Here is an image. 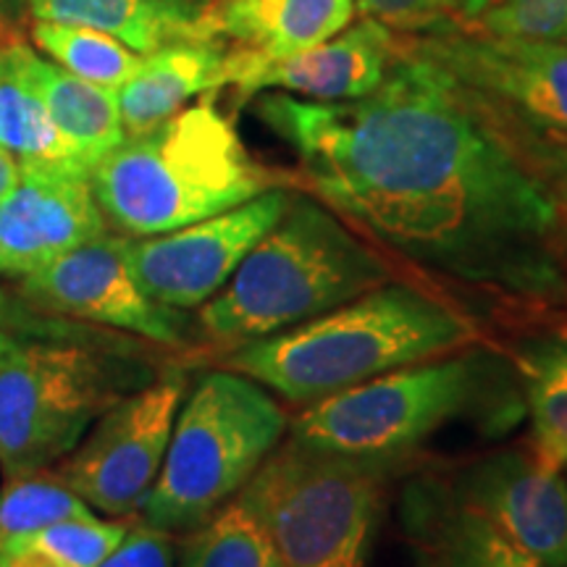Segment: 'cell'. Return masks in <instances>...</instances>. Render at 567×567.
<instances>
[{"label":"cell","mask_w":567,"mask_h":567,"mask_svg":"<svg viewBox=\"0 0 567 567\" xmlns=\"http://www.w3.org/2000/svg\"><path fill=\"white\" fill-rule=\"evenodd\" d=\"M255 113L316 200L425 279L509 321L567 323L557 197L567 140L513 124L402 34L371 95L316 103L271 92Z\"/></svg>","instance_id":"cell-1"},{"label":"cell","mask_w":567,"mask_h":567,"mask_svg":"<svg viewBox=\"0 0 567 567\" xmlns=\"http://www.w3.org/2000/svg\"><path fill=\"white\" fill-rule=\"evenodd\" d=\"M421 467L400 494L413 567H567V478L534 444Z\"/></svg>","instance_id":"cell-2"},{"label":"cell","mask_w":567,"mask_h":567,"mask_svg":"<svg viewBox=\"0 0 567 567\" xmlns=\"http://www.w3.org/2000/svg\"><path fill=\"white\" fill-rule=\"evenodd\" d=\"M523 417L526 396L513 358L476 347L396 368L305 405L289 439L331 455L405 467L446 431L499 439Z\"/></svg>","instance_id":"cell-3"},{"label":"cell","mask_w":567,"mask_h":567,"mask_svg":"<svg viewBox=\"0 0 567 567\" xmlns=\"http://www.w3.org/2000/svg\"><path fill=\"white\" fill-rule=\"evenodd\" d=\"M478 337L457 305L389 281L313 321L231 347L221 368L305 408L396 368L465 350Z\"/></svg>","instance_id":"cell-4"},{"label":"cell","mask_w":567,"mask_h":567,"mask_svg":"<svg viewBox=\"0 0 567 567\" xmlns=\"http://www.w3.org/2000/svg\"><path fill=\"white\" fill-rule=\"evenodd\" d=\"M105 221L153 237L237 208L289 179L255 161L210 97L126 137L90 172Z\"/></svg>","instance_id":"cell-5"},{"label":"cell","mask_w":567,"mask_h":567,"mask_svg":"<svg viewBox=\"0 0 567 567\" xmlns=\"http://www.w3.org/2000/svg\"><path fill=\"white\" fill-rule=\"evenodd\" d=\"M392 281V266L313 195H292L271 231L218 295L197 308L208 342L239 347L281 334Z\"/></svg>","instance_id":"cell-6"},{"label":"cell","mask_w":567,"mask_h":567,"mask_svg":"<svg viewBox=\"0 0 567 567\" xmlns=\"http://www.w3.org/2000/svg\"><path fill=\"white\" fill-rule=\"evenodd\" d=\"M158 375L151 354L116 337H69L61 326L17 337L0 352L3 478L59 465L92 423Z\"/></svg>","instance_id":"cell-7"},{"label":"cell","mask_w":567,"mask_h":567,"mask_svg":"<svg viewBox=\"0 0 567 567\" xmlns=\"http://www.w3.org/2000/svg\"><path fill=\"white\" fill-rule=\"evenodd\" d=\"M287 429V413L258 381L229 368L203 373L184 394L137 520L172 536L193 534L250 484Z\"/></svg>","instance_id":"cell-8"},{"label":"cell","mask_w":567,"mask_h":567,"mask_svg":"<svg viewBox=\"0 0 567 567\" xmlns=\"http://www.w3.org/2000/svg\"><path fill=\"white\" fill-rule=\"evenodd\" d=\"M400 467L287 439L239 496L264 520L281 567H365L386 484Z\"/></svg>","instance_id":"cell-9"},{"label":"cell","mask_w":567,"mask_h":567,"mask_svg":"<svg viewBox=\"0 0 567 567\" xmlns=\"http://www.w3.org/2000/svg\"><path fill=\"white\" fill-rule=\"evenodd\" d=\"M187 379L176 368L126 394L97 417L59 463V476L92 513L137 517L158 478Z\"/></svg>","instance_id":"cell-10"},{"label":"cell","mask_w":567,"mask_h":567,"mask_svg":"<svg viewBox=\"0 0 567 567\" xmlns=\"http://www.w3.org/2000/svg\"><path fill=\"white\" fill-rule=\"evenodd\" d=\"M19 297L40 313L76 318L163 347L193 342L187 313L153 300L134 279L130 237L109 231L21 276Z\"/></svg>","instance_id":"cell-11"},{"label":"cell","mask_w":567,"mask_h":567,"mask_svg":"<svg viewBox=\"0 0 567 567\" xmlns=\"http://www.w3.org/2000/svg\"><path fill=\"white\" fill-rule=\"evenodd\" d=\"M402 38L513 124L567 140V40H507L465 32Z\"/></svg>","instance_id":"cell-12"},{"label":"cell","mask_w":567,"mask_h":567,"mask_svg":"<svg viewBox=\"0 0 567 567\" xmlns=\"http://www.w3.org/2000/svg\"><path fill=\"white\" fill-rule=\"evenodd\" d=\"M287 187L266 189L237 208L182 226V229L130 237V266L134 279L153 300L176 310L203 308L231 279L276 221L289 208Z\"/></svg>","instance_id":"cell-13"},{"label":"cell","mask_w":567,"mask_h":567,"mask_svg":"<svg viewBox=\"0 0 567 567\" xmlns=\"http://www.w3.org/2000/svg\"><path fill=\"white\" fill-rule=\"evenodd\" d=\"M90 174L74 168H21L0 200V276L40 271L63 252L105 234Z\"/></svg>","instance_id":"cell-14"},{"label":"cell","mask_w":567,"mask_h":567,"mask_svg":"<svg viewBox=\"0 0 567 567\" xmlns=\"http://www.w3.org/2000/svg\"><path fill=\"white\" fill-rule=\"evenodd\" d=\"M400 34L373 19L347 27L331 40L276 61H252L229 48V84L245 97L276 90L316 103L371 95L392 66Z\"/></svg>","instance_id":"cell-15"},{"label":"cell","mask_w":567,"mask_h":567,"mask_svg":"<svg viewBox=\"0 0 567 567\" xmlns=\"http://www.w3.org/2000/svg\"><path fill=\"white\" fill-rule=\"evenodd\" d=\"M354 11V0H210L200 24L205 40L276 61L331 40Z\"/></svg>","instance_id":"cell-16"},{"label":"cell","mask_w":567,"mask_h":567,"mask_svg":"<svg viewBox=\"0 0 567 567\" xmlns=\"http://www.w3.org/2000/svg\"><path fill=\"white\" fill-rule=\"evenodd\" d=\"M229 84V48L187 40L142 55L140 69L116 90L126 137L151 132L189 101Z\"/></svg>","instance_id":"cell-17"},{"label":"cell","mask_w":567,"mask_h":567,"mask_svg":"<svg viewBox=\"0 0 567 567\" xmlns=\"http://www.w3.org/2000/svg\"><path fill=\"white\" fill-rule=\"evenodd\" d=\"M203 11V0H30L34 21L90 27L140 55L174 42L205 40Z\"/></svg>","instance_id":"cell-18"},{"label":"cell","mask_w":567,"mask_h":567,"mask_svg":"<svg viewBox=\"0 0 567 567\" xmlns=\"http://www.w3.org/2000/svg\"><path fill=\"white\" fill-rule=\"evenodd\" d=\"M27 69L55 130L87 172L126 140L116 92L80 80L42 59L32 45L27 48Z\"/></svg>","instance_id":"cell-19"},{"label":"cell","mask_w":567,"mask_h":567,"mask_svg":"<svg viewBox=\"0 0 567 567\" xmlns=\"http://www.w3.org/2000/svg\"><path fill=\"white\" fill-rule=\"evenodd\" d=\"M27 48L30 45L17 34L0 38V147L11 153L21 168L87 172L55 130L34 87L27 69Z\"/></svg>","instance_id":"cell-20"},{"label":"cell","mask_w":567,"mask_h":567,"mask_svg":"<svg viewBox=\"0 0 567 567\" xmlns=\"http://www.w3.org/2000/svg\"><path fill=\"white\" fill-rule=\"evenodd\" d=\"M520 373L536 452L567 471V323L534 329L509 354Z\"/></svg>","instance_id":"cell-21"},{"label":"cell","mask_w":567,"mask_h":567,"mask_svg":"<svg viewBox=\"0 0 567 567\" xmlns=\"http://www.w3.org/2000/svg\"><path fill=\"white\" fill-rule=\"evenodd\" d=\"M137 517H74L0 547V567H97Z\"/></svg>","instance_id":"cell-22"},{"label":"cell","mask_w":567,"mask_h":567,"mask_svg":"<svg viewBox=\"0 0 567 567\" xmlns=\"http://www.w3.org/2000/svg\"><path fill=\"white\" fill-rule=\"evenodd\" d=\"M176 567H281L274 542L243 496L187 534Z\"/></svg>","instance_id":"cell-23"},{"label":"cell","mask_w":567,"mask_h":567,"mask_svg":"<svg viewBox=\"0 0 567 567\" xmlns=\"http://www.w3.org/2000/svg\"><path fill=\"white\" fill-rule=\"evenodd\" d=\"M32 42L48 59L80 80L116 92L140 69L142 55L90 27L34 21Z\"/></svg>","instance_id":"cell-24"},{"label":"cell","mask_w":567,"mask_h":567,"mask_svg":"<svg viewBox=\"0 0 567 567\" xmlns=\"http://www.w3.org/2000/svg\"><path fill=\"white\" fill-rule=\"evenodd\" d=\"M95 515L59 473L45 471L6 478L0 488V547L11 538L38 534L55 523Z\"/></svg>","instance_id":"cell-25"},{"label":"cell","mask_w":567,"mask_h":567,"mask_svg":"<svg viewBox=\"0 0 567 567\" xmlns=\"http://www.w3.org/2000/svg\"><path fill=\"white\" fill-rule=\"evenodd\" d=\"M446 32L507 40H567V0H455Z\"/></svg>","instance_id":"cell-26"},{"label":"cell","mask_w":567,"mask_h":567,"mask_svg":"<svg viewBox=\"0 0 567 567\" xmlns=\"http://www.w3.org/2000/svg\"><path fill=\"white\" fill-rule=\"evenodd\" d=\"M354 9L386 30L415 38L450 30L455 0H354Z\"/></svg>","instance_id":"cell-27"},{"label":"cell","mask_w":567,"mask_h":567,"mask_svg":"<svg viewBox=\"0 0 567 567\" xmlns=\"http://www.w3.org/2000/svg\"><path fill=\"white\" fill-rule=\"evenodd\" d=\"M97 567H176L174 536L134 520L124 542Z\"/></svg>","instance_id":"cell-28"},{"label":"cell","mask_w":567,"mask_h":567,"mask_svg":"<svg viewBox=\"0 0 567 567\" xmlns=\"http://www.w3.org/2000/svg\"><path fill=\"white\" fill-rule=\"evenodd\" d=\"M24 17H30V0H0V38L17 32Z\"/></svg>","instance_id":"cell-29"},{"label":"cell","mask_w":567,"mask_h":567,"mask_svg":"<svg viewBox=\"0 0 567 567\" xmlns=\"http://www.w3.org/2000/svg\"><path fill=\"white\" fill-rule=\"evenodd\" d=\"M19 179H21L19 161L0 147V200H3V197L9 195L13 187H17Z\"/></svg>","instance_id":"cell-30"},{"label":"cell","mask_w":567,"mask_h":567,"mask_svg":"<svg viewBox=\"0 0 567 567\" xmlns=\"http://www.w3.org/2000/svg\"><path fill=\"white\" fill-rule=\"evenodd\" d=\"M557 197H559V208H563V224H565V234H567V163L557 176Z\"/></svg>","instance_id":"cell-31"},{"label":"cell","mask_w":567,"mask_h":567,"mask_svg":"<svg viewBox=\"0 0 567 567\" xmlns=\"http://www.w3.org/2000/svg\"><path fill=\"white\" fill-rule=\"evenodd\" d=\"M9 342H11V329L3 323V318H0V352L9 347Z\"/></svg>","instance_id":"cell-32"},{"label":"cell","mask_w":567,"mask_h":567,"mask_svg":"<svg viewBox=\"0 0 567 567\" xmlns=\"http://www.w3.org/2000/svg\"><path fill=\"white\" fill-rule=\"evenodd\" d=\"M203 3H205V6H208V3H210V0H203Z\"/></svg>","instance_id":"cell-33"}]
</instances>
